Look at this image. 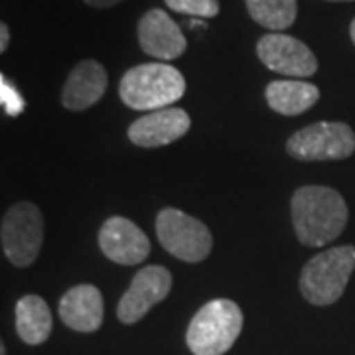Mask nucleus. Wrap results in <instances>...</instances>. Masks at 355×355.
<instances>
[{"label":"nucleus","mask_w":355,"mask_h":355,"mask_svg":"<svg viewBox=\"0 0 355 355\" xmlns=\"http://www.w3.org/2000/svg\"><path fill=\"white\" fill-rule=\"evenodd\" d=\"M268 107L284 116H296L312 109L320 99V89L310 81L300 79H279L270 81L265 89Z\"/></svg>","instance_id":"2eb2a0df"},{"label":"nucleus","mask_w":355,"mask_h":355,"mask_svg":"<svg viewBox=\"0 0 355 355\" xmlns=\"http://www.w3.org/2000/svg\"><path fill=\"white\" fill-rule=\"evenodd\" d=\"M172 288V275L166 266L150 265L140 268L116 306V316L123 324H137L162 302Z\"/></svg>","instance_id":"1a4fd4ad"},{"label":"nucleus","mask_w":355,"mask_h":355,"mask_svg":"<svg viewBox=\"0 0 355 355\" xmlns=\"http://www.w3.org/2000/svg\"><path fill=\"white\" fill-rule=\"evenodd\" d=\"M292 225L306 247H324L342 235L347 225V203L328 186H302L291 202Z\"/></svg>","instance_id":"f257e3e1"},{"label":"nucleus","mask_w":355,"mask_h":355,"mask_svg":"<svg viewBox=\"0 0 355 355\" xmlns=\"http://www.w3.org/2000/svg\"><path fill=\"white\" fill-rule=\"evenodd\" d=\"M249 16L266 30L280 32L296 22V0H245Z\"/></svg>","instance_id":"f3484780"},{"label":"nucleus","mask_w":355,"mask_h":355,"mask_svg":"<svg viewBox=\"0 0 355 355\" xmlns=\"http://www.w3.org/2000/svg\"><path fill=\"white\" fill-rule=\"evenodd\" d=\"M99 247L103 254L116 265H140L150 254V241L144 231L130 219L121 216L109 217L99 231Z\"/></svg>","instance_id":"9d476101"},{"label":"nucleus","mask_w":355,"mask_h":355,"mask_svg":"<svg viewBox=\"0 0 355 355\" xmlns=\"http://www.w3.org/2000/svg\"><path fill=\"white\" fill-rule=\"evenodd\" d=\"M191 127L190 114L184 109H158L140 116L128 127V139L142 148H158L180 140Z\"/></svg>","instance_id":"f8f14e48"},{"label":"nucleus","mask_w":355,"mask_h":355,"mask_svg":"<svg viewBox=\"0 0 355 355\" xmlns=\"http://www.w3.org/2000/svg\"><path fill=\"white\" fill-rule=\"evenodd\" d=\"M0 355H6V347H4V343H0Z\"/></svg>","instance_id":"5701e85b"},{"label":"nucleus","mask_w":355,"mask_h":355,"mask_svg":"<svg viewBox=\"0 0 355 355\" xmlns=\"http://www.w3.org/2000/svg\"><path fill=\"white\" fill-rule=\"evenodd\" d=\"M2 251L14 266H30L38 259L44 243V217L34 203L20 202L2 217Z\"/></svg>","instance_id":"423d86ee"},{"label":"nucleus","mask_w":355,"mask_h":355,"mask_svg":"<svg viewBox=\"0 0 355 355\" xmlns=\"http://www.w3.org/2000/svg\"><path fill=\"white\" fill-rule=\"evenodd\" d=\"M156 235L168 253L186 263H200L214 247L207 225L176 207H166L158 214Z\"/></svg>","instance_id":"39448f33"},{"label":"nucleus","mask_w":355,"mask_h":355,"mask_svg":"<svg viewBox=\"0 0 355 355\" xmlns=\"http://www.w3.org/2000/svg\"><path fill=\"white\" fill-rule=\"evenodd\" d=\"M257 55L263 64L280 76L310 77L318 71L314 51L294 36L270 32L257 42Z\"/></svg>","instance_id":"6e6552de"},{"label":"nucleus","mask_w":355,"mask_h":355,"mask_svg":"<svg viewBox=\"0 0 355 355\" xmlns=\"http://www.w3.org/2000/svg\"><path fill=\"white\" fill-rule=\"evenodd\" d=\"M107 69L95 60H83L71 69L62 89V103L69 111H85L93 107L107 91Z\"/></svg>","instance_id":"4468645a"},{"label":"nucleus","mask_w":355,"mask_h":355,"mask_svg":"<svg viewBox=\"0 0 355 355\" xmlns=\"http://www.w3.org/2000/svg\"><path fill=\"white\" fill-rule=\"evenodd\" d=\"M0 101H2L4 111L10 114V116H18V114L24 111L26 107V101L20 97V93L4 77L0 79Z\"/></svg>","instance_id":"6ab92c4d"},{"label":"nucleus","mask_w":355,"mask_h":355,"mask_svg":"<svg viewBox=\"0 0 355 355\" xmlns=\"http://www.w3.org/2000/svg\"><path fill=\"white\" fill-rule=\"evenodd\" d=\"M243 330L239 304L227 298H217L203 304L191 318L186 343L193 355H223L237 342Z\"/></svg>","instance_id":"7ed1b4c3"},{"label":"nucleus","mask_w":355,"mask_h":355,"mask_svg":"<svg viewBox=\"0 0 355 355\" xmlns=\"http://www.w3.org/2000/svg\"><path fill=\"white\" fill-rule=\"evenodd\" d=\"M286 150L302 162L343 160L355 153V132L345 123H314L294 132Z\"/></svg>","instance_id":"0eeeda50"},{"label":"nucleus","mask_w":355,"mask_h":355,"mask_svg":"<svg viewBox=\"0 0 355 355\" xmlns=\"http://www.w3.org/2000/svg\"><path fill=\"white\" fill-rule=\"evenodd\" d=\"M139 44L146 55L172 62L184 55L188 50L186 36L182 28L170 18V14L160 8H153L139 20Z\"/></svg>","instance_id":"9b49d317"},{"label":"nucleus","mask_w":355,"mask_h":355,"mask_svg":"<svg viewBox=\"0 0 355 355\" xmlns=\"http://www.w3.org/2000/svg\"><path fill=\"white\" fill-rule=\"evenodd\" d=\"M8 44H10V30H8V24H0V51L8 50Z\"/></svg>","instance_id":"aec40b11"},{"label":"nucleus","mask_w":355,"mask_h":355,"mask_svg":"<svg viewBox=\"0 0 355 355\" xmlns=\"http://www.w3.org/2000/svg\"><path fill=\"white\" fill-rule=\"evenodd\" d=\"M349 36H352V42L355 44V18L354 22H352V26H349Z\"/></svg>","instance_id":"4be33fe9"},{"label":"nucleus","mask_w":355,"mask_h":355,"mask_svg":"<svg viewBox=\"0 0 355 355\" xmlns=\"http://www.w3.org/2000/svg\"><path fill=\"white\" fill-rule=\"evenodd\" d=\"M170 10L193 18H216L221 6L219 0H164Z\"/></svg>","instance_id":"a211bd4d"},{"label":"nucleus","mask_w":355,"mask_h":355,"mask_svg":"<svg viewBox=\"0 0 355 355\" xmlns=\"http://www.w3.org/2000/svg\"><path fill=\"white\" fill-rule=\"evenodd\" d=\"M186 93V79L174 65L142 64L130 67L119 83L123 103L135 111L166 109Z\"/></svg>","instance_id":"f03ea898"},{"label":"nucleus","mask_w":355,"mask_h":355,"mask_svg":"<svg viewBox=\"0 0 355 355\" xmlns=\"http://www.w3.org/2000/svg\"><path fill=\"white\" fill-rule=\"evenodd\" d=\"M53 320L44 298L28 294L16 302V331L28 345H40L50 338Z\"/></svg>","instance_id":"dca6fc26"},{"label":"nucleus","mask_w":355,"mask_h":355,"mask_svg":"<svg viewBox=\"0 0 355 355\" xmlns=\"http://www.w3.org/2000/svg\"><path fill=\"white\" fill-rule=\"evenodd\" d=\"M355 270V247L342 245L312 257L300 275V292L310 304L330 306L345 292Z\"/></svg>","instance_id":"20e7f679"},{"label":"nucleus","mask_w":355,"mask_h":355,"mask_svg":"<svg viewBox=\"0 0 355 355\" xmlns=\"http://www.w3.org/2000/svg\"><path fill=\"white\" fill-rule=\"evenodd\" d=\"M83 2L91 8H111V6H116L123 0H83Z\"/></svg>","instance_id":"412c9836"},{"label":"nucleus","mask_w":355,"mask_h":355,"mask_svg":"<svg viewBox=\"0 0 355 355\" xmlns=\"http://www.w3.org/2000/svg\"><path fill=\"white\" fill-rule=\"evenodd\" d=\"M60 318L71 330L81 334L97 331L105 318L101 291L93 284H77L69 288L60 300Z\"/></svg>","instance_id":"ddd939ff"}]
</instances>
